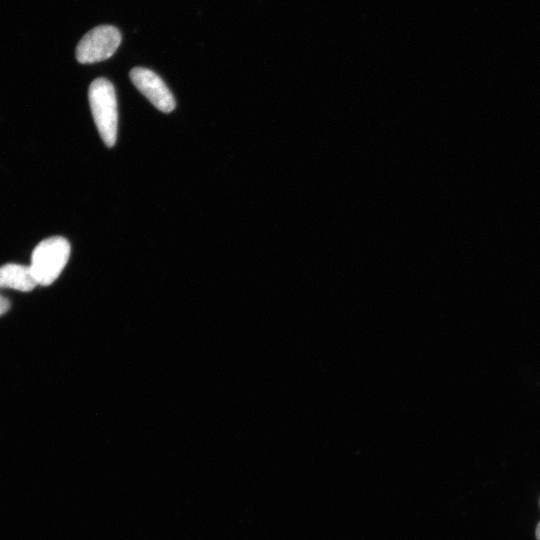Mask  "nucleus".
I'll use <instances>...</instances> for the list:
<instances>
[{
    "instance_id": "nucleus-4",
    "label": "nucleus",
    "mask_w": 540,
    "mask_h": 540,
    "mask_svg": "<svg viewBox=\"0 0 540 540\" xmlns=\"http://www.w3.org/2000/svg\"><path fill=\"white\" fill-rule=\"evenodd\" d=\"M134 86L160 111L169 113L175 108V99L163 82L152 70L135 67L130 71Z\"/></svg>"
},
{
    "instance_id": "nucleus-1",
    "label": "nucleus",
    "mask_w": 540,
    "mask_h": 540,
    "mask_svg": "<svg viewBox=\"0 0 540 540\" xmlns=\"http://www.w3.org/2000/svg\"><path fill=\"white\" fill-rule=\"evenodd\" d=\"M88 99L99 135L107 147H112L117 137V101L112 83L105 78L95 79L89 86Z\"/></svg>"
},
{
    "instance_id": "nucleus-6",
    "label": "nucleus",
    "mask_w": 540,
    "mask_h": 540,
    "mask_svg": "<svg viewBox=\"0 0 540 540\" xmlns=\"http://www.w3.org/2000/svg\"><path fill=\"white\" fill-rule=\"evenodd\" d=\"M10 307L9 301L0 295V316L8 311Z\"/></svg>"
},
{
    "instance_id": "nucleus-5",
    "label": "nucleus",
    "mask_w": 540,
    "mask_h": 540,
    "mask_svg": "<svg viewBox=\"0 0 540 540\" xmlns=\"http://www.w3.org/2000/svg\"><path fill=\"white\" fill-rule=\"evenodd\" d=\"M37 282L29 266L9 263L0 267V288L30 291Z\"/></svg>"
},
{
    "instance_id": "nucleus-3",
    "label": "nucleus",
    "mask_w": 540,
    "mask_h": 540,
    "mask_svg": "<svg viewBox=\"0 0 540 540\" xmlns=\"http://www.w3.org/2000/svg\"><path fill=\"white\" fill-rule=\"evenodd\" d=\"M121 42L120 31L111 25H101L87 32L76 47L79 63L90 64L110 58Z\"/></svg>"
},
{
    "instance_id": "nucleus-7",
    "label": "nucleus",
    "mask_w": 540,
    "mask_h": 540,
    "mask_svg": "<svg viewBox=\"0 0 540 540\" xmlns=\"http://www.w3.org/2000/svg\"><path fill=\"white\" fill-rule=\"evenodd\" d=\"M536 538L537 540H540V522L538 523L536 527Z\"/></svg>"
},
{
    "instance_id": "nucleus-2",
    "label": "nucleus",
    "mask_w": 540,
    "mask_h": 540,
    "mask_svg": "<svg viewBox=\"0 0 540 540\" xmlns=\"http://www.w3.org/2000/svg\"><path fill=\"white\" fill-rule=\"evenodd\" d=\"M70 256V244L61 236L41 241L33 250L30 270L39 285H50L60 275Z\"/></svg>"
}]
</instances>
